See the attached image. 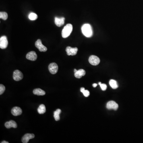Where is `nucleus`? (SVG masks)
I'll return each mask as SVG.
<instances>
[{
  "instance_id": "1",
  "label": "nucleus",
  "mask_w": 143,
  "mask_h": 143,
  "mask_svg": "<svg viewBox=\"0 0 143 143\" xmlns=\"http://www.w3.org/2000/svg\"><path fill=\"white\" fill-rule=\"evenodd\" d=\"M82 31L84 36L86 37H90L92 36V29L90 24H86L83 25L82 27Z\"/></svg>"
},
{
  "instance_id": "2",
  "label": "nucleus",
  "mask_w": 143,
  "mask_h": 143,
  "mask_svg": "<svg viewBox=\"0 0 143 143\" xmlns=\"http://www.w3.org/2000/svg\"><path fill=\"white\" fill-rule=\"evenodd\" d=\"M73 30V26L71 24H69L64 27L62 31V35L64 38L68 37L71 32H72Z\"/></svg>"
},
{
  "instance_id": "3",
  "label": "nucleus",
  "mask_w": 143,
  "mask_h": 143,
  "mask_svg": "<svg viewBox=\"0 0 143 143\" xmlns=\"http://www.w3.org/2000/svg\"><path fill=\"white\" fill-rule=\"evenodd\" d=\"M35 46L40 52H45L47 50V47L42 44L41 41L40 39H38L35 42Z\"/></svg>"
},
{
  "instance_id": "4",
  "label": "nucleus",
  "mask_w": 143,
  "mask_h": 143,
  "mask_svg": "<svg viewBox=\"0 0 143 143\" xmlns=\"http://www.w3.org/2000/svg\"><path fill=\"white\" fill-rule=\"evenodd\" d=\"M89 62L91 65L96 66L100 63V60L99 57L96 56L91 55L89 58Z\"/></svg>"
},
{
  "instance_id": "5",
  "label": "nucleus",
  "mask_w": 143,
  "mask_h": 143,
  "mask_svg": "<svg viewBox=\"0 0 143 143\" xmlns=\"http://www.w3.org/2000/svg\"><path fill=\"white\" fill-rule=\"evenodd\" d=\"M13 77L15 80L19 81L23 79V74L19 70H16L14 72Z\"/></svg>"
},
{
  "instance_id": "6",
  "label": "nucleus",
  "mask_w": 143,
  "mask_h": 143,
  "mask_svg": "<svg viewBox=\"0 0 143 143\" xmlns=\"http://www.w3.org/2000/svg\"><path fill=\"white\" fill-rule=\"evenodd\" d=\"M8 45L7 38L6 36H3L0 38V48L2 49L6 48Z\"/></svg>"
},
{
  "instance_id": "7",
  "label": "nucleus",
  "mask_w": 143,
  "mask_h": 143,
  "mask_svg": "<svg viewBox=\"0 0 143 143\" xmlns=\"http://www.w3.org/2000/svg\"><path fill=\"white\" fill-rule=\"evenodd\" d=\"M49 70L53 74L57 73L58 70V66L56 63H51L49 66Z\"/></svg>"
},
{
  "instance_id": "8",
  "label": "nucleus",
  "mask_w": 143,
  "mask_h": 143,
  "mask_svg": "<svg viewBox=\"0 0 143 143\" xmlns=\"http://www.w3.org/2000/svg\"><path fill=\"white\" fill-rule=\"evenodd\" d=\"M66 51L68 55L74 56L77 54L78 49L77 47L72 48V47L69 46L66 47Z\"/></svg>"
},
{
  "instance_id": "9",
  "label": "nucleus",
  "mask_w": 143,
  "mask_h": 143,
  "mask_svg": "<svg viewBox=\"0 0 143 143\" xmlns=\"http://www.w3.org/2000/svg\"><path fill=\"white\" fill-rule=\"evenodd\" d=\"M118 104L113 101H109L107 104V108L108 109H113L116 111L118 109Z\"/></svg>"
},
{
  "instance_id": "10",
  "label": "nucleus",
  "mask_w": 143,
  "mask_h": 143,
  "mask_svg": "<svg viewBox=\"0 0 143 143\" xmlns=\"http://www.w3.org/2000/svg\"><path fill=\"white\" fill-rule=\"evenodd\" d=\"M35 135L33 133H26L22 138V141L23 143H28L30 139L34 138Z\"/></svg>"
},
{
  "instance_id": "11",
  "label": "nucleus",
  "mask_w": 143,
  "mask_h": 143,
  "mask_svg": "<svg viewBox=\"0 0 143 143\" xmlns=\"http://www.w3.org/2000/svg\"><path fill=\"white\" fill-rule=\"evenodd\" d=\"M26 59L31 61H35L37 59V54L35 51H32L30 52L27 54Z\"/></svg>"
},
{
  "instance_id": "12",
  "label": "nucleus",
  "mask_w": 143,
  "mask_h": 143,
  "mask_svg": "<svg viewBox=\"0 0 143 143\" xmlns=\"http://www.w3.org/2000/svg\"><path fill=\"white\" fill-rule=\"evenodd\" d=\"M22 111L20 107H15L12 108L11 110V113L12 115L15 116H18L22 114Z\"/></svg>"
},
{
  "instance_id": "13",
  "label": "nucleus",
  "mask_w": 143,
  "mask_h": 143,
  "mask_svg": "<svg viewBox=\"0 0 143 143\" xmlns=\"http://www.w3.org/2000/svg\"><path fill=\"white\" fill-rule=\"evenodd\" d=\"M65 18L64 17H61L60 18L58 17L55 18V24L58 27H61L63 25L64 23Z\"/></svg>"
},
{
  "instance_id": "14",
  "label": "nucleus",
  "mask_w": 143,
  "mask_h": 143,
  "mask_svg": "<svg viewBox=\"0 0 143 143\" xmlns=\"http://www.w3.org/2000/svg\"><path fill=\"white\" fill-rule=\"evenodd\" d=\"M5 126L8 129L10 128H16L17 127V124L16 122L11 120L5 123Z\"/></svg>"
},
{
  "instance_id": "15",
  "label": "nucleus",
  "mask_w": 143,
  "mask_h": 143,
  "mask_svg": "<svg viewBox=\"0 0 143 143\" xmlns=\"http://www.w3.org/2000/svg\"><path fill=\"white\" fill-rule=\"evenodd\" d=\"M85 74V71L84 69H80L77 70L74 74L75 77L77 78H80Z\"/></svg>"
},
{
  "instance_id": "16",
  "label": "nucleus",
  "mask_w": 143,
  "mask_h": 143,
  "mask_svg": "<svg viewBox=\"0 0 143 143\" xmlns=\"http://www.w3.org/2000/svg\"><path fill=\"white\" fill-rule=\"evenodd\" d=\"M33 93L34 95H44L45 94V92L40 88H37L34 89Z\"/></svg>"
},
{
  "instance_id": "17",
  "label": "nucleus",
  "mask_w": 143,
  "mask_h": 143,
  "mask_svg": "<svg viewBox=\"0 0 143 143\" xmlns=\"http://www.w3.org/2000/svg\"><path fill=\"white\" fill-rule=\"evenodd\" d=\"M61 113V110L60 109H57L56 111L54 112V117L56 121L60 120V114Z\"/></svg>"
},
{
  "instance_id": "18",
  "label": "nucleus",
  "mask_w": 143,
  "mask_h": 143,
  "mask_svg": "<svg viewBox=\"0 0 143 143\" xmlns=\"http://www.w3.org/2000/svg\"><path fill=\"white\" fill-rule=\"evenodd\" d=\"M37 111L40 114H43L46 112L45 107L44 105L41 104L40 105L37 109Z\"/></svg>"
},
{
  "instance_id": "19",
  "label": "nucleus",
  "mask_w": 143,
  "mask_h": 143,
  "mask_svg": "<svg viewBox=\"0 0 143 143\" xmlns=\"http://www.w3.org/2000/svg\"><path fill=\"white\" fill-rule=\"evenodd\" d=\"M109 84L113 89H116L118 88V84L117 81L113 79H111L110 80Z\"/></svg>"
},
{
  "instance_id": "20",
  "label": "nucleus",
  "mask_w": 143,
  "mask_h": 143,
  "mask_svg": "<svg viewBox=\"0 0 143 143\" xmlns=\"http://www.w3.org/2000/svg\"><path fill=\"white\" fill-rule=\"evenodd\" d=\"M38 18L37 15L34 13H31L29 15V18L31 20H35Z\"/></svg>"
},
{
  "instance_id": "21",
  "label": "nucleus",
  "mask_w": 143,
  "mask_h": 143,
  "mask_svg": "<svg viewBox=\"0 0 143 143\" xmlns=\"http://www.w3.org/2000/svg\"><path fill=\"white\" fill-rule=\"evenodd\" d=\"M8 15L6 12H0V18L5 20H6L7 19Z\"/></svg>"
},
{
  "instance_id": "22",
  "label": "nucleus",
  "mask_w": 143,
  "mask_h": 143,
  "mask_svg": "<svg viewBox=\"0 0 143 143\" xmlns=\"http://www.w3.org/2000/svg\"><path fill=\"white\" fill-rule=\"evenodd\" d=\"M5 87L3 84L0 85V95L3 94L5 91Z\"/></svg>"
},
{
  "instance_id": "23",
  "label": "nucleus",
  "mask_w": 143,
  "mask_h": 143,
  "mask_svg": "<svg viewBox=\"0 0 143 143\" xmlns=\"http://www.w3.org/2000/svg\"><path fill=\"white\" fill-rule=\"evenodd\" d=\"M82 93L84 95V96H85V97H88L90 94V93L89 92V91L88 90H84V91L82 92Z\"/></svg>"
},
{
  "instance_id": "24",
  "label": "nucleus",
  "mask_w": 143,
  "mask_h": 143,
  "mask_svg": "<svg viewBox=\"0 0 143 143\" xmlns=\"http://www.w3.org/2000/svg\"><path fill=\"white\" fill-rule=\"evenodd\" d=\"M100 85L101 89L103 90V91L106 90V89L107 88V85L105 84H100Z\"/></svg>"
},
{
  "instance_id": "25",
  "label": "nucleus",
  "mask_w": 143,
  "mask_h": 143,
  "mask_svg": "<svg viewBox=\"0 0 143 143\" xmlns=\"http://www.w3.org/2000/svg\"><path fill=\"white\" fill-rule=\"evenodd\" d=\"M85 90V89L84 88H81L80 89V91L81 92H83V91H84V90Z\"/></svg>"
},
{
  "instance_id": "26",
  "label": "nucleus",
  "mask_w": 143,
  "mask_h": 143,
  "mask_svg": "<svg viewBox=\"0 0 143 143\" xmlns=\"http://www.w3.org/2000/svg\"><path fill=\"white\" fill-rule=\"evenodd\" d=\"M97 85H98V84H93V86L94 87V88H95L97 86Z\"/></svg>"
},
{
  "instance_id": "27",
  "label": "nucleus",
  "mask_w": 143,
  "mask_h": 143,
  "mask_svg": "<svg viewBox=\"0 0 143 143\" xmlns=\"http://www.w3.org/2000/svg\"><path fill=\"white\" fill-rule=\"evenodd\" d=\"M1 143H9V142H6L5 141H3V142H1Z\"/></svg>"
},
{
  "instance_id": "28",
  "label": "nucleus",
  "mask_w": 143,
  "mask_h": 143,
  "mask_svg": "<svg viewBox=\"0 0 143 143\" xmlns=\"http://www.w3.org/2000/svg\"><path fill=\"white\" fill-rule=\"evenodd\" d=\"M77 70H76V69H75L74 70V73H75V72H77Z\"/></svg>"
},
{
  "instance_id": "29",
  "label": "nucleus",
  "mask_w": 143,
  "mask_h": 143,
  "mask_svg": "<svg viewBox=\"0 0 143 143\" xmlns=\"http://www.w3.org/2000/svg\"><path fill=\"white\" fill-rule=\"evenodd\" d=\"M101 84V82H99V85H100V84Z\"/></svg>"
}]
</instances>
